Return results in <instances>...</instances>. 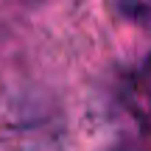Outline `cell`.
I'll use <instances>...</instances> for the list:
<instances>
[{
  "label": "cell",
  "mask_w": 151,
  "mask_h": 151,
  "mask_svg": "<svg viewBox=\"0 0 151 151\" xmlns=\"http://www.w3.org/2000/svg\"><path fill=\"white\" fill-rule=\"evenodd\" d=\"M118 11L134 25L151 28V0H118Z\"/></svg>",
  "instance_id": "obj_1"
}]
</instances>
